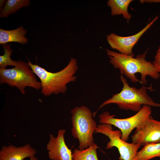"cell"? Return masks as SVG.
<instances>
[{
	"instance_id": "ac0fdd59",
	"label": "cell",
	"mask_w": 160,
	"mask_h": 160,
	"mask_svg": "<svg viewBox=\"0 0 160 160\" xmlns=\"http://www.w3.org/2000/svg\"><path fill=\"white\" fill-rule=\"evenodd\" d=\"M154 67L157 71L160 73V45L157 51L155 56V60L153 63Z\"/></svg>"
},
{
	"instance_id": "4fadbf2b",
	"label": "cell",
	"mask_w": 160,
	"mask_h": 160,
	"mask_svg": "<svg viewBox=\"0 0 160 160\" xmlns=\"http://www.w3.org/2000/svg\"><path fill=\"white\" fill-rule=\"evenodd\" d=\"M132 0H109L107 6L111 9V14L112 16L122 15L127 21L131 18L132 15L128 11V7Z\"/></svg>"
},
{
	"instance_id": "7c38bea8",
	"label": "cell",
	"mask_w": 160,
	"mask_h": 160,
	"mask_svg": "<svg viewBox=\"0 0 160 160\" xmlns=\"http://www.w3.org/2000/svg\"><path fill=\"white\" fill-rule=\"evenodd\" d=\"M27 31L22 26L12 30H5L0 28V44H6L16 42L21 44H26L28 40L25 35Z\"/></svg>"
},
{
	"instance_id": "52a82bcc",
	"label": "cell",
	"mask_w": 160,
	"mask_h": 160,
	"mask_svg": "<svg viewBox=\"0 0 160 160\" xmlns=\"http://www.w3.org/2000/svg\"><path fill=\"white\" fill-rule=\"evenodd\" d=\"M95 132L102 134L106 136L110 140L108 142L105 148L110 149L116 147L120 154L119 160H135L139 149L141 146L140 144L129 143L121 139V131L113 129L112 125L109 124H101L97 126Z\"/></svg>"
},
{
	"instance_id": "e0dca14e",
	"label": "cell",
	"mask_w": 160,
	"mask_h": 160,
	"mask_svg": "<svg viewBox=\"0 0 160 160\" xmlns=\"http://www.w3.org/2000/svg\"><path fill=\"white\" fill-rule=\"evenodd\" d=\"M4 50V54L0 56V68H6L8 65L16 66L17 61L13 60L11 58L13 50L11 48V45L1 44Z\"/></svg>"
},
{
	"instance_id": "2e32d148",
	"label": "cell",
	"mask_w": 160,
	"mask_h": 160,
	"mask_svg": "<svg viewBox=\"0 0 160 160\" xmlns=\"http://www.w3.org/2000/svg\"><path fill=\"white\" fill-rule=\"evenodd\" d=\"M98 147L95 143L88 148L80 150L75 149L72 153L73 160H98L97 150Z\"/></svg>"
},
{
	"instance_id": "d6986e66",
	"label": "cell",
	"mask_w": 160,
	"mask_h": 160,
	"mask_svg": "<svg viewBox=\"0 0 160 160\" xmlns=\"http://www.w3.org/2000/svg\"><path fill=\"white\" fill-rule=\"evenodd\" d=\"M139 2L141 4H143L144 3H160V0H140Z\"/></svg>"
},
{
	"instance_id": "6da1fadb",
	"label": "cell",
	"mask_w": 160,
	"mask_h": 160,
	"mask_svg": "<svg viewBox=\"0 0 160 160\" xmlns=\"http://www.w3.org/2000/svg\"><path fill=\"white\" fill-rule=\"evenodd\" d=\"M106 50L110 63L114 68L119 69L121 75H125L132 82H140L144 85L147 83V76L155 79L159 78L160 74L153 63L146 60V52L134 58L108 49Z\"/></svg>"
},
{
	"instance_id": "5bb4252c",
	"label": "cell",
	"mask_w": 160,
	"mask_h": 160,
	"mask_svg": "<svg viewBox=\"0 0 160 160\" xmlns=\"http://www.w3.org/2000/svg\"><path fill=\"white\" fill-rule=\"evenodd\" d=\"M157 157H160V142L143 146L138 151L135 160H149Z\"/></svg>"
},
{
	"instance_id": "ba28073f",
	"label": "cell",
	"mask_w": 160,
	"mask_h": 160,
	"mask_svg": "<svg viewBox=\"0 0 160 160\" xmlns=\"http://www.w3.org/2000/svg\"><path fill=\"white\" fill-rule=\"evenodd\" d=\"M159 18L156 16L140 31L133 35L121 36L111 33L106 36V39L110 47L116 50L119 53L134 57L132 49L139 39L156 22Z\"/></svg>"
},
{
	"instance_id": "277c9868",
	"label": "cell",
	"mask_w": 160,
	"mask_h": 160,
	"mask_svg": "<svg viewBox=\"0 0 160 160\" xmlns=\"http://www.w3.org/2000/svg\"><path fill=\"white\" fill-rule=\"evenodd\" d=\"M71 113L72 135L78 140L79 149H85L94 143L93 135L97 126L93 113L84 105L75 107Z\"/></svg>"
},
{
	"instance_id": "9c48e42d",
	"label": "cell",
	"mask_w": 160,
	"mask_h": 160,
	"mask_svg": "<svg viewBox=\"0 0 160 160\" xmlns=\"http://www.w3.org/2000/svg\"><path fill=\"white\" fill-rule=\"evenodd\" d=\"M132 138V143L141 146L160 142V121L150 116L143 124L136 128Z\"/></svg>"
},
{
	"instance_id": "9a60e30c",
	"label": "cell",
	"mask_w": 160,
	"mask_h": 160,
	"mask_svg": "<svg viewBox=\"0 0 160 160\" xmlns=\"http://www.w3.org/2000/svg\"><path fill=\"white\" fill-rule=\"evenodd\" d=\"M30 4L29 0H8L0 10V17H7L21 8L27 7Z\"/></svg>"
},
{
	"instance_id": "ffe728a7",
	"label": "cell",
	"mask_w": 160,
	"mask_h": 160,
	"mask_svg": "<svg viewBox=\"0 0 160 160\" xmlns=\"http://www.w3.org/2000/svg\"><path fill=\"white\" fill-rule=\"evenodd\" d=\"M6 0H0V10L2 9V7L4 5V4L6 2Z\"/></svg>"
},
{
	"instance_id": "30bf717a",
	"label": "cell",
	"mask_w": 160,
	"mask_h": 160,
	"mask_svg": "<svg viewBox=\"0 0 160 160\" xmlns=\"http://www.w3.org/2000/svg\"><path fill=\"white\" fill-rule=\"evenodd\" d=\"M65 131L64 129H59L56 137L52 134L49 135V140L47 145L46 148L50 160H73V153L65 141Z\"/></svg>"
},
{
	"instance_id": "44dd1931",
	"label": "cell",
	"mask_w": 160,
	"mask_h": 160,
	"mask_svg": "<svg viewBox=\"0 0 160 160\" xmlns=\"http://www.w3.org/2000/svg\"><path fill=\"white\" fill-rule=\"evenodd\" d=\"M30 160H38V159L35 157V156L31 157L30 158Z\"/></svg>"
},
{
	"instance_id": "7402d4cb",
	"label": "cell",
	"mask_w": 160,
	"mask_h": 160,
	"mask_svg": "<svg viewBox=\"0 0 160 160\" xmlns=\"http://www.w3.org/2000/svg\"><path fill=\"white\" fill-rule=\"evenodd\" d=\"M0 160H1V159H0Z\"/></svg>"
},
{
	"instance_id": "3957f363",
	"label": "cell",
	"mask_w": 160,
	"mask_h": 160,
	"mask_svg": "<svg viewBox=\"0 0 160 160\" xmlns=\"http://www.w3.org/2000/svg\"><path fill=\"white\" fill-rule=\"evenodd\" d=\"M120 79L123 84L121 91L113 95L111 98L104 102L93 113L94 116L100 108L110 104H116L121 109L137 112L141 109L143 105L156 107L160 106V104L155 102L148 95L147 87L143 86L137 89L130 87L126 79L122 75L120 76Z\"/></svg>"
},
{
	"instance_id": "8992f818",
	"label": "cell",
	"mask_w": 160,
	"mask_h": 160,
	"mask_svg": "<svg viewBox=\"0 0 160 160\" xmlns=\"http://www.w3.org/2000/svg\"><path fill=\"white\" fill-rule=\"evenodd\" d=\"M151 113V108L147 105H143L136 114L124 119L115 118V115H110L109 112L105 111L99 115V122L101 124H109L118 128L121 132V139L127 142L133 129L143 124Z\"/></svg>"
},
{
	"instance_id": "8fae6325",
	"label": "cell",
	"mask_w": 160,
	"mask_h": 160,
	"mask_svg": "<svg viewBox=\"0 0 160 160\" xmlns=\"http://www.w3.org/2000/svg\"><path fill=\"white\" fill-rule=\"evenodd\" d=\"M36 150L29 144L17 147L11 145L3 146L0 151V159L2 160H23L35 156Z\"/></svg>"
},
{
	"instance_id": "5b68a950",
	"label": "cell",
	"mask_w": 160,
	"mask_h": 160,
	"mask_svg": "<svg viewBox=\"0 0 160 160\" xmlns=\"http://www.w3.org/2000/svg\"><path fill=\"white\" fill-rule=\"evenodd\" d=\"M35 75L27 63L19 60L13 68H0V83L16 87L22 94H25L27 87L37 90L41 88V83Z\"/></svg>"
},
{
	"instance_id": "7a4b0ae2",
	"label": "cell",
	"mask_w": 160,
	"mask_h": 160,
	"mask_svg": "<svg viewBox=\"0 0 160 160\" xmlns=\"http://www.w3.org/2000/svg\"><path fill=\"white\" fill-rule=\"evenodd\" d=\"M33 73L40 80L41 92L45 96L64 93L67 90V85L75 82V75L78 69L77 60L71 58L67 66L61 71L53 73L48 71L37 64H32L28 60L27 63Z\"/></svg>"
}]
</instances>
